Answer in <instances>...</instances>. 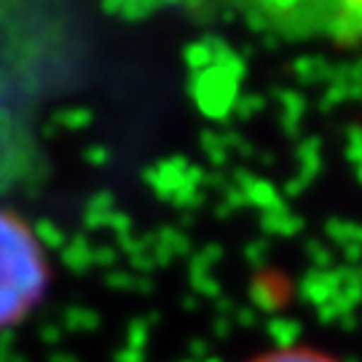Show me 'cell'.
Segmentation results:
<instances>
[{
  "label": "cell",
  "mask_w": 362,
  "mask_h": 362,
  "mask_svg": "<svg viewBox=\"0 0 362 362\" xmlns=\"http://www.w3.org/2000/svg\"><path fill=\"white\" fill-rule=\"evenodd\" d=\"M54 266L38 231L0 204V333L27 322L52 290Z\"/></svg>",
  "instance_id": "cell-1"
},
{
  "label": "cell",
  "mask_w": 362,
  "mask_h": 362,
  "mask_svg": "<svg viewBox=\"0 0 362 362\" xmlns=\"http://www.w3.org/2000/svg\"><path fill=\"white\" fill-rule=\"evenodd\" d=\"M245 362H344L338 354L322 349V346H311V344H282L263 349Z\"/></svg>",
  "instance_id": "cell-2"
},
{
  "label": "cell",
  "mask_w": 362,
  "mask_h": 362,
  "mask_svg": "<svg viewBox=\"0 0 362 362\" xmlns=\"http://www.w3.org/2000/svg\"><path fill=\"white\" fill-rule=\"evenodd\" d=\"M341 6H344L346 16H349L351 22L357 25V30L362 33V0H341Z\"/></svg>",
  "instance_id": "cell-3"
}]
</instances>
